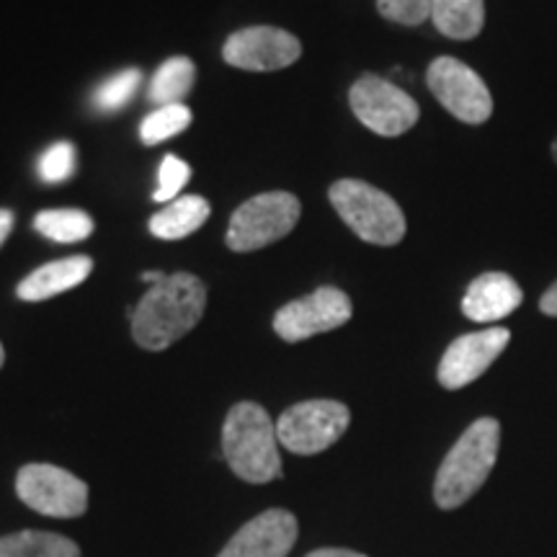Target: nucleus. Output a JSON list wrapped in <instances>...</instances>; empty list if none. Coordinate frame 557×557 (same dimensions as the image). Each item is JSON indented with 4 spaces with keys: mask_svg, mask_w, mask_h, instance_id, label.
I'll list each match as a JSON object with an SVG mask.
<instances>
[{
    "mask_svg": "<svg viewBox=\"0 0 557 557\" xmlns=\"http://www.w3.org/2000/svg\"><path fill=\"white\" fill-rule=\"evenodd\" d=\"M207 308V289L194 274L178 271L152 284L132 315V338L148 351H163L199 323Z\"/></svg>",
    "mask_w": 557,
    "mask_h": 557,
    "instance_id": "nucleus-1",
    "label": "nucleus"
},
{
    "mask_svg": "<svg viewBox=\"0 0 557 557\" xmlns=\"http://www.w3.org/2000/svg\"><path fill=\"white\" fill-rule=\"evenodd\" d=\"M500 447V423L496 418H478L457 438L436 472L434 498L438 508H457L475 496L496 468Z\"/></svg>",
    "mask_w": 557,
    "mask_h": 557,
    "instance_id": "nucleus-2",
    "label": "nucleus"
},
{
    "mask_svg": "<svg viewBox=\"0 0 557 557\" xmlns=\"http://www.w3.org/2000/svg\"><path fill=\"white\" fill-rule=\"evenodd\" d=\"M222 455L230 470L246 483L282 478L276 423L259 403H238L230 410L222 429Z\"/></svg>",
    "mask_w": 557,
    "mask_h": 557,
    "instance_id": "nucleus-3",
    "label": "nucleus"
},
{
    "mask_svg": "<svg viewBox=\"0 0 557 557\" xmlns=\"http://www.w3.org/2000/svg\"><path fill=\"white\" fill-rule=\"evenodd\" d=\"M338 218L372 246H398L406 238V214L389 194L357 178H341L329 191Z\"/></svg>",
    "mask_w": 557,
    "mask_h": 557,
    "instance_id": "nucleus-4",
    "label": "nucleus"
},
{
    "mask_svg": "<svg viewBox=\"0 0 557 557\" xmlns=\"http://www.w3.org/2000/svg\"><path fill=\"white\" fill-rule=\"evenodd\" d=\"M299 214H302V205L295 194H259L233 212L227 227V246L238 253L267 248L295 230Z\"/></svg>",
    "mask_w": 557,
    "mask_h": 557,
    "instance_id": "nucleus-5",
    "label": "nucleus"
},
{
    "mask_svg": "<svg viewBox=\"0 0 557 557\" xmlns=\"http://www.w3.org/2000/svg\"><path fill=\"white\" fill-rule=\"evenodd\" d=\"M351 413L338 400H305L284 410L276 421V436L282 447L295 455H318L346 434Z\"/></svg>",
    "mask_w": 557,
    "mask_h": 557,
    "instance_id": "nucleus-6",
    "label": "nucleus"
},
{
    "mask_svg": "<svg viewBox=\"0 0 557 557\" xmlns=\"http://www.w3.org/2000/svg\"><path fill=\"white\" fill-rule=\"evenodd\" d=\"M348 103L357 120L380 137H400L416 127L421 109L406 90L380 75H364L351 86Z\"/></svg>",
    "mask_w": 557,
    "mask_h": 557,
    "instance_id": "nucleus-7",
    "label": "nucleus"
},
{
    "mask_svg": "<svg viewBox=\"0 0 557 557\" xmlns=\"http://www.w3.org/2000/svg\"><path fill=\"white\" fill-rule=\"evenodd\" d=\"M16 493L37 513L73 519L86 513L88 485L54 465H24L16 475Z\"/></svg>",
    "mask_w": 557,
    "mask_h": 557,
    "instance_id": "nucleus-8",
    "label": "nucleus"
},
{
    "mask_svg": "<svg viewBox=\"0 0 557 557\" xmlns=\"http://www.w3.org/2000/svg\"><path fill=\"white\" fill-rule=\"evenodd\" d=\"M426 83L436 101L465 124H483L493 114V96L485 81L455 58H436L431 62Z\"/></svg>",
    "mask_w": 557,
    "mask_h": 557,
    "instance_id": "nucleus-9",
    "label": "nucleus"
},
{
    "mask_svg": "<svg viewBox=\"0 0 557 557\" xmlns=\"http://www.w3.org/2000/svg\"><path fill=\"white\" fill-rule=\"evenodd\" d=\"M351 299L338 287H320L308 297L284 305L274 315V331L287 344L336 331L351 320Z\"/></svg>",
    "mask_w": 557,
    "mask_h": 557,
    "instance_id": "nucleus-10",
    "label": "nucleus"
},
{
    "mask_svg": "<svg viewBox=\"0 0 557 557\" xmlns=\"http://www.w3.org/2000/svg\"><path fill=\"white\" fill-rule=\"evenodd\" d=\"M302 45L295 34L274 29V26H250L235 32L222 47V58L227 65L250 70V73H271V70L289 67L299 60Z\"/></svg>",
    "mask_w": 557,
    "mask_h": 557,
    "instance_id": "nucleus-11",
    "label": "nucleus"
},
{
    "mask_svg": "<svg viewBox=\"0 0 557 557\" xmlns=\"http://www.w3.org/2000/svg\"><path fill=\"white\" fill-rule=\"evenodd\" d=\"M508 341H511L508 329H485L451 341L438 361V385L444 389L472 385L506 351Z\"/></svg>",
    "mask_w": 557,
    "mask_h": 557,
    "instance_id": "nucleus-12",
    "label": "nucleus"
},
{
    "mask_svg": "<svg viewBox=\"0 0 557 557\" xmlns=\"http://www.w3.org/2000/svg\"><path fill=\"white\" fill-rule=\"evenodd\" d=\"M299 534L295 513L287 508H269L250 519L222 547L218 557H287Z\"/></svg>",
    "mask_w": 557,
    "mask_h": 557,
    "instance_id": "nucleus-13",
    "label": "nucleus"
},
{
    "mask_svg": "<svg viewBox=\"0 0 557 557\" xmlns=\"http://www.w3.org/2000/svg\"><path fill=\"white\" fill-rule=\"evenodd\" d=\"M521 302H524V292H521L517 278L504 274V271H487L465 292L462 312L472 323H498L513 310H519Z\"/></svg>",
    "mask_w": 557,
    "mask_h": 557,
    "instance_id": "nucleus-14",
    "label": "nucleus"
},
{
    "mask_svg": "<svg viewBox=\"0 0 557 557\" xmlns=\"http://www.w3.org/2000/svg\"><path fill=\"white\" fill-rule=\"evenodd\" d=\"M90 271H94V261L88 256H73V259L45 263V267H39L34 274H29L18 284L16 295L24 302H41V299H50L67 289H75L78 284L86 282Z\"/></svg>",
    "mask_w": 557,
    "mask_h": 557,
    "instance_id": "nucleus-15",
    "label": "nucleus"
},
{
    "mask_svg": "<svg viewBox=\"0 0 557 557\" xmlns=\"http://www.w3.org/2000/svg\"><path fill=\"white\" fill-rule=\"evenodd\" d=\"M431 21L444 37L468 41L483 32L485 3L483 0H431Z\"/></svg>",
    "mask_w": 557,
    "mask_h": 557,
    "instance_id": "nucleus-16",
    "label": "nucleus"
},
{
    "mask_svg": "<svg viewBox=\"0 0 557 557\" xmlns=\"http://www.w3.org/2000/svg\"><path fill=\"white\" fill-rule=\"evenodd\" d=\"M209 218V205L201 197H178L150 218V233L160 240H181L197 233Z\"/></svg>",
    "mask_w": 557,
    "mask_h": 557,
    "instance_id": "nucleus-17",
    "label": "nucleus"
},
{
    "mask_svg": "<svg viewBox=\"0 0 557 557\" xmlns=\"http://www.w3.org/2000/svg\"><path fill=\"white\" fill-rule=\"evenodd\" d=\"M0 557H81V547L62 534L24 529L0 537Z\"/></svg>",
    "mask_w": 557,
    "mask_h": 557,
    "instance_id": "nucleus-18",
    "label": "nucleus"
},
{
    "mask_svg": "<svg viewBox=\"0 0 557 557\" xmlns=\"http://www.w3.org/2000/svg\"><path fill=\"white\" fill-rule=\"evenodd\" d=\"M197 78V67L189 58H171L156 70L150 81V101L156 107H171V103H181L184 96L189 94Z\"/></svg>",
    "mask_w": 557,
    "mask_h": 557,
    "instance_id": "nucleus-19",
    "label": "nucleus"
},
{
    "mask_svg": "<svg viewBox=\"0 0 557 557\" xmlns=\"http://www.w3.org/2000/svg\"><path fill=\"white\" fill-rule=\"evenodd\" d=\"M34 230L54 243H81L94 233V220L81 209H47L34 218Z\"/></svg>",
    "mask_w": 557,
    "mask_h": 557,
    "instance_id": "nucleus-20",
    "label": "nucleus"
},
{
    "mask_svg": "<svg viewBox=\"0 0 557 557\" xmlns=\"http://www.w3.org/2000/svg\"><path fill=\"white\" fill-rule=\"evenodd\" d=\"M191 124V111L184 103H171V107H158L145 116L139 124V137L145 145H158L184 132Z\"/></svg>",
    "mask_w": 557,
    "mask_h": 557,
    "instance_id": "nucleus-21",
    "label": "nucleus"
},
{
    "mask_svg": "<svg viewBox=\"0 0 557 557\" xmlns=\"http://www.w3.org/2000/svg\"><path fill=\"white\" fill-rule=\"evenodd\" d=\"M139 83H143V73H139L137 67L122 70V73L111 75V78L103 81L101 86L94 90V107L103 111V114L124 109L132 99H135Z\"/></svg>",
    "mask_w": 557,
    "mask_h": 557,
    "instance_id": "nucleus-22",
    "label": "nucleus"
},
{
    "mask_svg": "<svg viewBox=\"0 0 557 557\" xmlns=\"http://www.w3.org/2000/svg\"><path fill=\"white\" fill-rule=\"evenodd\" d=\"M75 169H78V152H75V145L65 139L41 152L37 163V173L45 184H62L73 176Z\"/></svg>",
    "mask_w": 557,
    "mask_h": 557,
    "instance_id": "nucleus-23",
    "label": "nucleus"
},
{
    "mask_svg": "<svg viewBox=\"0 0 557 557\" xmlns=\"http://www.w3.org/2000/svg\"><path fill=\"white\" fill-rule=\"evenodd\" d=\"M189 178H191L189 163H184V160L176 156H165L163 163H160L158 189L152 194V199L156 201L178 199L181 191H184V186L189 184Z\"/></svg>",
    "mask_w": 557,
    "mask_h": 557,
    "instance_id": "nucleus-24",
    "label": "nucleus"
},
{
    "mask_svg": "<svg viewBox=\"0 0 557 557\" xmlns=\"http://www.w3.org/2000/svg\"><path fill=\"white\" fill-rule=\"evenodd\" d=\"M377 11L395 24L418 26L431 18V0H377Z\"/></svg>",
    "mask_w": 557,
    "mask_h": 557,
    "instance_id": "nucleus-25",
    "label": "nucleus"
},
{
    "mask_svg": "<svg viewBox=\"0 0 557 557\" xmlns=\"http://www.w3.org/2000/svg\"><path fill=\"white\" fill-rule=\"evenodd\" d=\"M540 310L549 318H557V282L540 299Z\"/></svg>",
    "mask_w": 557,
    "mask_h": 557,
    "instance_id": "nucleus-26",
    "label": "nucleus"
},
{
    "mask_svg": "<svg viewBox=\"0 0 557 557\" xmlns=\"http://www.w3.org/2000/svg\"><path fill=\"white\" fill-rule=\"evenodd\" d=\"M308 557H367L361 553H354V549H341V547H325V549H315Z\"/></svg>",
    "mask_w": 557,
    "mask_h": 557,
    "instance_id": "nucleus-27",
    "label": "nucleus"
},
{
    "mask_svg": "<svg viewBox=\"0 0 557 557\" xmlns=\"http://www.w3.org/2000/svg\"><path fill=\"white\" fill-rule=\"evenodd\" d=\"M11 230H13V212L11 209H0V246L9 240Z\"/></svg>",
    "mask_w": 557,
    "mask_h": 557,
    "instance_id": "nucleus-28",
    "label": "nucleus"
},
{
    "mask_svg": "<svg viewBox=\"0 0 557 557\" xmlns=\"http://www.w3.org/2000/svg\"><path fill=\"white\" fill-rule=\"evenodd\" d=\"M165 276H169V274H163V271H145V274H143V282H148L150 287H152V284L163 282Z\"/></svg>",
    "mask_w": 557,
    "mask_h": 557,
    "instance_id": "nucleus-29",
    "label": "nucleus"
},
{
    "mask_svg": "<svg viewBox=\"0 0 557 557\" xmlns=\"http://www.w3.org/2000/svg\"><path fill=\"white\" fill-rule=\"evenodd\" d=\"M553 158H555V163H557V137L553 139Z\"/></svg>",
    "mask_w": 557,
    "mask_h": 557,
    "instance_id": "nucleus-30",
    "label": "nucleus"
},
{
    "mask_svg": "<svg viewBox=\"0 0 557 557\" xmlns=\"http://www.w3.org/2000/svg\"><path fill=\"white\" fill-rule=\"evenodd\" d=\"M3 361H5V351H3V344H0V367H3Z\"/></svg>",
    "mask_w": 557,
    "mask_h": 557,
    "instance_id": "nucleus-31",
    "label": "nucleus"
}]
</instances>
